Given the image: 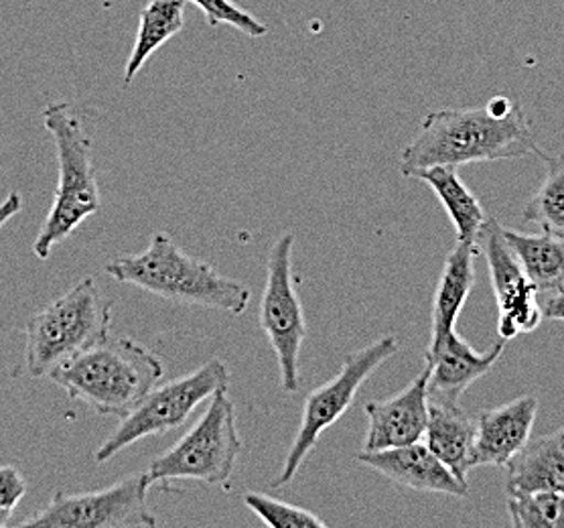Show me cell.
Returning <instances> with one entry per match:
<instances>
[{
  "label": "cell",
  "instance_id": "6da1fadb",
  "mask_svg": "<svg viewBox=\"0 0 564 528\" xmlns=\"http://www.w3.org/2000/svg\"><path fill=\"white\" fill-rule=\"evenodd\" d=\"M527 112L508 96L477 108H443L426 115L400 155V173L414 169L463 168L471 163L539 155Z\"/></svg>",
  "mask_w": 564,
  "mask_h": 528
},
{
  "label": "cell",
  "instance_id": "7a4b0ae2",
  "mask_svg": "<svg viewBox=\"0 0 564 528\" xmlns=\"http://www.w3.org/2000/svg\"><path fill=\"white\" fill-rule=\"evenodd\" d=\"M104 271L122 284L139 287L171 303L242 315L252 291L240 281L224 277L218 269L183 252L167 233L153 234L139 255L110 260Z\"/></svg>",
  "mask_w": 564,
  "mask_h": 528
},
{
  "label": "cell",
  "instance_id": "3957f363",
  "mask_svg": "<svg viewBox=\"0 0 564 528\" xmlns=\"http://www.w3.org/2000/svg\"><path fill=\"white\" fill-rule=\"evenodd\" d=\"M163 362L132 337H104L47 378L98 414L127 417L163 378Z\"/></svg>",
  "mask_w": 564,
  "mask_h": 528
},
{
  "label": "cell",
  "instance_id": "277c9868",
  "mask_svg": "<svg viewBox=\"0 0 564 528\" xmlns=\"http://www.w3.org/2000/svg\"><path fill=\"white\" fill-rule=\"evenodd\" d=\"M43 125L57 151V187L47 218L39 230L33 252L39 260L52 257L86 219L102 209V195L91 157L90 134L69 104H50Z\"/></svg>",
  "mask_w": 564,
  "mask_h": 528
},
{
  "label": "cell",
  "instance_id": "5b68a950",
  "mask_svg": "<svg viewBox=\"0 0 564 528\" xmlns=\"http://www.w3.org/2000/svg\"><path fill=\"white\" fill-rule=\"evenodd\" d=\"M112 305L91 277L39 310L25 327V370L50 376L64 362L110 335Z\"/></svg>",
  "mask_w": 564,
  "mask_h": 528
},
{
  "label": "cell",
  "instance_id": "8992f818",
  "mask_svg": "<svg viewBox=\"0 0 564 528\" xmlns=\"http://www.w3.org/2000/svg\"><path fill=\"white\" fill-rule=\"evenodd\" d=\"M240 451L236 405L228 388H221L209 399L197 423L171 450L154 457L147 474L153 484L195 479L219 486L234 474Z\"/></svg>",
  "mask_w": 564,
  "mask_h": 528
},
{
  "label": "cell",
  "instance_id": "52a82bcc",
  "mask_svg": "<svg viewBox=\"0 0 564 528\" xmlns=\"http://www.w3.org/2000/svg\"><path fill=\"white\" fill-rule=\"evenodd\" d=\"M230 368L219 358L207 360L197 370L156 387L122 417L120 425L104 439L96 451V464L110 462L120 451L144 438H159L185 421L221 388H230Z\"/></svg>",
  "mask_w": 564,
  "mask_h": 528
},
{
  "label": "cell",
  "instance_id": "ba28073f",
  "mask_svg": "<svg viewBox=\"0 0 564 528\" xmlns=\"http://www.w3.org/2000/svg\"><path fill=\"white\" fill-rule=\"evenodd\" d=\"M398 348L400 344L397 337L384 335L372 342L370 346L346 356L341 370L335 374L329 382L308 392L295 439L286 453L281 474L272 482V488H282L295 479L301 465L305 464L311 451L317 448L321 435L346 414L347 409L358 397L359 388L364 387V382L384 362L397 354Z\"/></svg>",
  "mask_w": 564,
  "mask_h": 528
},
{
  "label": "cell",
  "instance_id": "9c48e42d",
  "mask_svg": "<svg viewBox=\"0 0 564 528\" xmlns=\"http://www.w3.org/2000/svg\"><path fill=\"white\" fill-rule=\"evenodd\" d=\"M295 234L286 233L276 238L267 260V281L260 299L258 323L267 335L270 348L279 362L281 388L295 395L301 388V348L307 337V322L301 297L296 293L293 269Z\"/></svg>",
  "mask_w": 564,
  "mask_h": 528
},
{
  "label": "cell",
  "instance_id": "30bf717a",
  "mask_svg": "<svg viewBox=\"0 0 564 528\" xmlns=\"http://www.w3.org/2000/svg\"><path fill=\"white\" fill-rule=\"evenodd\" d=\"M153 486L147 472L132 474L96 492H55L50 504L23 527L45 528H137L156 527L149 506Z\"/></svg>",
  "mask_w": 564,
  "mask_h": 528
},
{
  "label": "cell",
  "instance_id": "8fae6325",
  "mask_svg": "<svg viewBox=\"0 0 564 528\" xmlns=\"http://www.w3.org/2000/svg\"><path fill=\"white\" fill-rule=\"evenodd\" d=\"M479 248L488 260L491 289L498 301V334L501 340H513L530 334L544 320L536 287L528 279L520 260L503 238V226L489 218L479 236Z\"/></svg>",
  "mask_w": 564,
  "mask_h": 528
},
{
  "label": "cell",
  "instance_id": "7c38bea8",
  "mask_svg": "<svg viewBox=\"0 0 564 528\" xmlns=\"http://www.w3.org/2000/svg\"><path fill=\"white\" fill-rule=\"evenodd\" d=\"M429 368L424 366L411 385L394 397L364 405L368 414L364 451L392 450L419 443L429 423Z\"/></svg>",
  "mask_w": 564,
  "mask_h": 528
},
{
  "label": "cell",
  "instance_id": "4fadbf2b",
  "mask_svg": "<svg viewBox=\"0 0 564 528\" xmlns=\"http://www.w3.org/2000/svg\"><path fill=\"white\" fill-rule=\"evenodd\" d=\"M503 348L506 340L500 337L491 348L477 352L457 334V330L436 344H429L424 352V366L429 368L431 400L459 402L463 392L498 364Z\"/></svg>",
  "mask_w": 564,
  "mask_h": 528
},
{
  "label": "cell",
  "instance_id": "5bb4252c",
  "mask_svg": "<svg viewBox=\"0 0 564 528\" xmlns=\"http://www.w3.org/2000/svg\"><path fill=\"white\" fill-rule=\"evenodd\" d=\"M356 460L404 488L424 494H445L455 498H465L469 494V484L455 476L449 467L429 450V445L421 441L392 450H361Z\"/></svg>",
  "mask_w": 564,
  "mask_h": 528
},
{
  "label": "cell",
  "instance_id": "9a60e30c",
  "mask_svg": "<svg viewBox=\"0 0 564 528\" xmlns=\"http://www.w3.org/2000/svg\"><path fill=\"white\" fill-rule=\"evenodd\" d=\"M539 409L540 400L534 395H524L496 409L477 412L471 465L508 464L530 441Z\"/></svg>",
  "mask_w": 564,
  "mask_h": 528
},
{
  "label": "cell",
  "instance_id": "2e32d148",
  "mask_svg": "<svg viewBox=\"0 0 564 528\" xmlns=\"http://www.w3.org/2000/svg\"><path fill=\"white\" fill-rule=\"evenodd\" d=\"M424 443L455 476L467 482L475 443V414L462 409L459 402L431 400Z\"/></svg>",
  "mask_w": 564,
  "mask_h": 528
},
{
  "label": "cell",
  "instance_id": "e0dca14e",
  "mask_svg": "<svg viewBox=\"0 0 564 528\" xmlns=\"http://www.w3.org/2000/svg\"><path fill=\"white\" fill-rule=\"evenodd\" d=\"M477 248L479 246L465 245L457 240V245L451 248L445 258L433 297L429 344H436L438 340L457 330V320L474 289Z\"/></svg>",
  "mask_w": 564,
  "mask_h": 528
},
{
  "label": "cell",
  "instance_id": "ac0fdd59",
  "mask_svg": "<svg viewBox=\"0 0 564 528\" xmlns=\"http://www.w3.org/2000/svg\"><path fill=\"white\" fill-rule=\"evenodd\" d=\"M508 496L530 494L542 489L563 492L564 439L561 431L528 441L522 450L506 464Z\"/></svg>",
  "mask_w": 564,
  "mask_h": 528
},
{
  "label": "cell",
  "instance_id": "d6986e66",
  "mask_svg": "<svg viewBox=\"0 0 564 528\" xmlns=\"http://www.w3.org/2000/svg\"><path fill=\"white\" fill-rule=\"evenodd\" d=\"M406 177L423 181L435 192L438 202L449 214L459 243L479 246V236L484 233L489 216L481 206V202L477 200V195L463 183L457 168L435 165V168L414 169Z\"/></svg>",
  "mask_w": 564,
  "mask_h": 528
},
{
  "label": "cell",
  "instance_id": "ffe728a7",
  "mask_svg": "<svg viewBox=\"0 0 564 528\" xmlns=\"http://www.w3.org/2000/svg\"><path fill=\"white\" fill-rule=\"evenodd\" d=\"M503 238L520 260L539 295L564 289V238L551 233L527 234L503 228Z\"/></svg>",
  "mask_w": 564,
  "mask_h": 528
},
{
  "label": "cell",
  "instance_id": "44dd1931",
  "mask_svg": "<svg viewBox=\"0 0 564 528\" xmlns=\"http://www.w3.org/2000/svg\"><path fill=\"white\" fill-rule=\"evenodd\" d=\"M183 11L185 0H149V4L142 9L139 33L124 67V86H129L137 78L142 65L151 60V55L159 47H163L169 40L183 31Z\"/></svg>",
  "mask_w": 564,
  "mask_h": 528
},
{
  "label": "cell",
  "instance_id": "7402d4cb",
  "mask_svg": "<svg viewBox=\"0 0 564 528\" xmlns=\"http://www.w3.org/2000/svg\"><path fill=\"white\" fill-rule=\"evenodd\" d=\"M539 155L544 161V177L522 216L539 224L544 233L564 238V153L546 155L540 151Z\"/></svg>",
  "mask_w": 564,
  "mask_h": 528
},
{
  "label": "cell",
  "instance_id": "603a6c76",
  "mask_svg": "<svg viewBox=\"0 0 564 528\" xmlns=\"http://www.w3.org/2000/svg\"><path fill=\"white\" fill-rule=\"evenodd\" d=\"M508 513L516 528H564V494L542 489L508 496Z\"/></svg>",
  "mask_w": 564,
  "mask_h": 528
},
{
  "label": "cell",
  "instance_id": "cb8c5ba5",
  "mask_svg": "<svg viewBox=\"0 0 564 528\" xmlns=\"http://www.w3.org/2000/svg\"><path fill=\"white\" fill-rule=\"evenodd\" d=\"M245 504L254 515L272 528H325L327 522L313 515L311 510L299 508L295 504L276 500L260 492H246Z\"/></svg>",
  "mask_w": 564,
  "mask_h": 528
},
{
  "label": "cell",
  "instance_id": "d4e9b609",
  "mask_svg": "<svg viewBox=\"0 0 564 528\" xmlns=\"http://www.w3.org/2000/svg\"><path fill=\"white\" fill-rule=\"evenodd\" d=\"M193 4H197L204 14H206L207 23L212 26L224 25L234 26L238 31H242L248 37H264L269 33V26L262 21H258L257 17L242 11L238 4H234L231 0H189Z\"/></svg>",
  "mask_w": 564,
  "mask_h": 528
},
{
  "label": "cell",
  "instance_id": "484cf974",
  "mask_svg": "<svg viewBox=\"0 0 564 528\" xmlns=\"http://www.w3.org/2000/svg\"><path fill=\"white\" fill-rule=\"evenodd\" d=\"M25 494L26 482L23 474L13 465H0V508L13 513Z\"/></svg>",
  "mask_w": 564,
  "mask_h": 528
},
{
  "label": "cell",
  "instance_id": "4316f807",
  "mask_svg": "<svg viewBox=\"0 0 564 528\" xmlns=\"http://www.w3.org/2000/svg\"><path fill=\"white\" fill-rule=\"evenodd\" d=\"M540 308H542L544 320L564 322V289L563 291L551 293V295H542Z\"/></svg>",
  "mask_w": 564,
  "mask_h": 528
},
{
  "label": "cell",
  "instance_id": "83f0119b",
  "mask_svg": "<svg viewBox=\"0 0 564 528\" xmlns=\"http://www.w3.org/2000/svg\"><path fill=\"white\" fill-rule=\"evenodd\" d=\"M21 207H23V197L19 192H11V194L4 197V202L0 204V228L9 222V219L14 218L19 212H21Z\"/></svg>",
  "mask_w": 564,
  "mask_h": 528
},
{
  "label": "cell",
  "instance_id": "f1b7e54d",
  "mask_svg": "<svg viewBox=\"0 0 564 528\" xmlns=\"http://www.w3.org/2000/svg\"><path fill=\"white\" fill-rule=\"evenodd\" d=\"M11 516H13L11 510H2V508H0V527H4V525L9 522V518H11Z\"/></svg>",
  "mask_w": 564,
  "mask_h": 528
},
{
  "label": "cell",
  "instance_id": "f546056e",
  "mask_svg": "<svg viewBox=\"0 0 564 528\" xmlns=\"http://www.w3.org/2000/svg\"><path fill=\"white\" fill-rule=\"evenodd\" d=\"M561 433H563V439H564V425H563V429H561Z\"/></svg>",
  "mask_w": 564,
  "mask_h": 528
},
{
  "label": "cell",
  "instance_id": "4dcf8cb0",
  "mask_svg": "<svg viewBox=\"0 0 564 528\" xmlns=\"http://www.w3.org/2000/svg\"><path fill=\"white\" fill-rule=\"evenodd\" d=\"M563 494H564V488H563Z\"/></svg>",
  "mask_w": 564,
  "mask_h": 528
}]
</instances>
